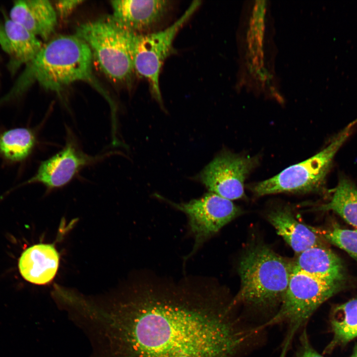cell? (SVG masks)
<instances>
[{
    "instance_id": "cell-4",
    "label": "cell",
    "mask_w": 357,
    "mask_h": 357,
    "mask_svg": "<svg viewBox=\"0 0 357 357\" xmlns=\"http://www.w3.org/2000/svg\"><path fill=\"white\" fill-rule=\"evenodd\" d=\"M343 284L329 282L293 269L283 301L275 315L260 327L285 324L286 335L279 357H286L296 334L305 327L315 311L338 293Z\"/></svg>"
},
{
    "instance_id": "cell-19",
    "label": "cell",
    "mask_w": 357,
    "mask_h": 357,
    "mask_svg": "<svg viewBox=\"0 0 357 357\" xmlns=\"http://www.w3.org/2000/svg\"><path fill=\"white\" fill-rule=\"evenodd\" d=\"M317 209L333 211L357 228V187L348 178L341 177L330 201Z\"/></svg>"
},
{
    "instance_id": "cell-18",
    "label": "cell",
    "mask_w": 357,
    "mask_h": 357,
    "mask_svg": "<svg viewBox=\"0 0 357 357\" xmlns=\"http://www.w3.org/2000/svg\"><path fill=\"white\" fill-rule=\"evenodd\" d=\"M36 144V135L31 129H9L0 134V155L10 162H21L30 155Z\"/></svg>"
},
{
    "instance_id": "cell-9",
    "label": "cell",
    "mask_w": 357,
    "mask_h": 357,
    "mask_svg": "<svg viewBox=\"0 0 357 357\" xmlns=\"http://www.w3.org/2000/svg\"><path fill=\"white\" fill-rule=\"evenodd\" d=\"M257 159L223 153L201 172L199 179L212 192L230 200L244 196L246 177L256 166Z\"/></svg>"
},
{
    "instance_id": "cell-22",
    "label": "cell",
    "mask_w": 357,
    "mask_h": 357,
    "mask_svg": "<svg viewBox=\"0 0 357 357\" xmlns=\"http://www.w3.org/2000/svg\"><path fill=\"white\" fill-rule=\"evenodd\" d=\"M83 2V0H59L56 1L55 8L57 15H58L62 18L67 17Z\"/></svg>"
},
{
    "instance_id": "cell-6",
    "label": "cell",
    "mask_w": 357,
    "mask_h": 357,
    "mask_svg": "<svg viewBox=\"0 0 357 357\" xmlns=\"http://www.w3.org/2000/svg\"><path fill=\"white\" fill-rule=\"evenodd\" d=\"M357 120L349 124L330 143L309 159L291 166L274 177L251 186L257 196L282 192H311L321 189L338 150L351 135Z\"/></svg>"
},
{
    "instance_id": "cell-1",
    "label": "cell",
    "mask_w": 357,
    "mask_h": 357,
    "mask_svg": "<svg viewBox=\"0 0 357 357\" xmlns=\"http://www.w3.org/2000/svg\"><path fill=\"white\" fill-rule=\"evenodd\" d=\"M210 282L147 281L120 299L85 303L93 357H236L256 335Z\"/></svg>"
},
{
    "instance_id": "cell-23",
    "label": "cell",
    "mask_w": 357,
    "mask_h": 357,
    "mask_svg": "<svg viewBox=\"0 0 357 357\" xmlns=\"http://www.w3.org/2000/svg\"><path fill=\"white\" fill-rule=\"evenodd\" d=\"M350 357H357V343L355 345L353 354Z\"/></svg>"
},
{
    "instance_id": "cell-2",
    "label": "cell",
    "mask_w": 357,
    "mask_h": 357,
    "mask_svg": "<svg viewBox=\"0 0 357 357\" xmlns=\"http://www.w3.org/2000/svg\"><path fill=\"white\" fill-rule=\"evenodd\" d=\"M93 57L88 45L75 35H60L43 45L0 103L15 97L34 82L57 92L77 81H92Z\"/></svg>"
},
{
    "instance_id": "cell-21",
    "label": "cell",
    "mask_w": 357,
    "mask_h": 357,
    "mask_svg": "<svg viewBox=\"0 0 357 357\" xmlns=\"http://www.w3.org/2000/svg\"><path fill=\"white\" fill-rule=\"evenodd\" d=\"M299 339L296 357H323L311 346L305 327L303 328Z\"/></svg>"
},
{
    "instance_id": "cell-5",
    "label": "cell",
    "mask_w": 357,
    "mask_h": 357,
    "mask_svg": "<svg viewBox=\"0 0 357 357\" xmlns=\"http://www.w3.org/2000/svg\"><path fill=\"white\" fill-rule=\"evenodd\" d=\"M134 33L111 15L80 25L75 35L88 45L104 74L115 82L127 83L135 73L132 53Z\"/></svg>"
},
{
    "instance_id": "cell-11",
    "label": "cell",
    "mask_w": 357,
    "mask_h": 357,
    "mask_svg": "<svg viewBox=\"0 0 357 357\" xmlns=\"http://www.w3.org/2000/svg\"><path fill=\"white\" fill-rule=\"evenodd\" d=\"M111 3L115 19L138 34L155 31L173 5L171 1L164 0H117Z\"/></svg>"
},
{
    "instance_id": "cell-15",
    "label": "cell",
    "mask_w": 357,
    "mask_h": 357,
    "mask_svg": "<svg viewBox=\"0 0 357 357\" xmlns=\"http://www.w3.org/2000/svg\"><path fill=\"white\" fill-rule=\"evenodd\" d=\"M293 268L329 282L343 284L345 279L341 259L323 245L310 247L298 254Z\"/></svg>"
},
{
    "instance_id": "cell-12",
    "label": "cell",
    "mask_w": 357,
    "mask_h": 357,
    "mask_svg": "<svg viewBox=\"0 0 357 357\" xmlns=\"http://www.w3.org/2000/svg\"><path fill=\"white\" fill-rule=\"evenodd\" d=\"M42 46L38 37L20 24L10 18L0 20V46L9 57L11 72L30 62Z\"/></svg>"
},
{
    "instance_id": "cell-20",
    "label": "cell",
    "mask_w": 357,
    "mask_h": 357,
    "mask_svg": "<svg viewBox=\"0 0 357 357\" xmlns=\"http://www.w3.org/2000/svg\"><path fill=\"white\" fill-rule=\"evenodd\" d=\"M321 234L326 240L344 250L357 260V229H343L334 226L323 231Z\"/></svg>"
},
{
    "instance_id": "cell-13",
    "label": "cell",
    "mask_w": 357,
    "mask_h": 357,
    "mask_svg": "<svg viewBox=\"0 0 357 357\" xmlns=\"http://www.w3.org/2000/svg\"><path fill=\"white\" fill-rule=\"evenodd\" d=\"M9 18L45 41L53 33L57 24L55 8L47 0L15 1L9 12Z\"/></svg>"
},
{
    "instance_id": "cell-14",
    "label": "cell",
    "mask_w": 357,
    "mask_h": 357,
    "mask_svg": "<svg viewBox=\"0 0 357 357\" xmlns=\"http://www.w3.org/2000/svg\"><path fill=\"white\" fill-rule=\"evenodd\" d=\"M59 259V254L53 244H35L22 253L18 262L19 270L27 281L45 285L55 276Z\"/></svg>"
},
{
    "instance_id": "cell-17",
    "label": "cell",
    "mask_w": 357,
    "mask_h": 357,
    "mask_svg": "<svg viewBox=\"0 0 357 357\" xmlns=\"http://www.w3.org/2000/svg\"><path fill=\"white\" fill-rule=\"evenodd\" d=\"M330 322L333 337L324 349V354L346 345L357 337V298L335 306L331 312Z\"/></svg>"
},
{
    "instance_id": "cell-8",
    "label": "cell",
    "mask_w": 357,
    "mask_h": 357,
    "mask_svg": "<svg viewBox=\"0 0 357 357\" xmlns=\"http://www.w3.org/2000/svg\"><path fill=\"white\" fill-rule=\"evenodd\" d=\"M169 202L185 214L188 218L194 243L187 258L193 255L207 240L241 212L239 208L231 200L212 192L187 202Z\"/></svg>"
},
{
    "instance_id": "cell-16",
    "label": "cell",
    "mask_w": 357,
    "mask_h": 357,
    "mask_svg": "<svg viewBox=\"0 0 357 357\" xmlns=\"http://www.w3.org/2000/svg\"><path fill=\"white\" fill-rule=\"evenodd\" d=\"M268 219L277 234L298 254L310 247L323 245L313 229L298 222L287 208L271 211Z\"/></svg>"
},
{
    "instance_id": "cell-7",
    "label": "cell",
    "mask_w": 357,
    "mask_h": 357,
    "mask_svg": "<svg viewBox=\"0 0 357 357\" xmlns=\"http://www.w3.org/2000/svg\"><path fill=\"white\" fill-rule=\"evenodd\" d=\"M200 4V1H193L177 21L164 29L146 34L134 33L132 53L134 72L147 80L152 95L161 105V68L174 52L173 43L177 34Z\"/></svg>"
},
{
    "instance_id": "cell-10",
    "label": "cell",
    "mask_w": 357,
    "mask_h": 357,
    "mask_svg": "<svg viewBox=\"0 0 357 357\" xmlns=\"http://www.w3.org/2000/svg\"><path fill=\"white\" fill-rule=\"evenodd\" d=\"M105 156H91L84 153L68 130L63 148L42 162L36 174L24 184L40 183L49 189L62 187L84 167L97 162Z\"/></svg>"
},
{
    "instance_id": "cell-3",
    "label": "cell",
    "mask_w": 357,
    "mask_h": 357,
    "mask_svg": "<svg viewBox=\"0 0 357 357\" xmlns=\"http://www.w3.org/2000/svg\"><path fill=\"white\" fill-rule=\"evenodd\" d=\"M293 269V262L268 247H250L239 263L240 286L233 303L242 304L261 314L274 312V315L284 299Z\"/></svg>"
}]
</instances>
